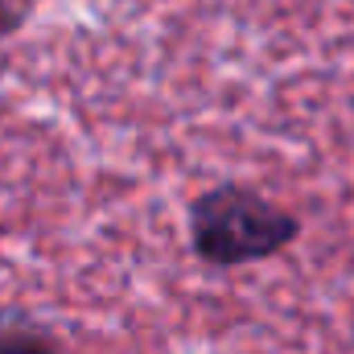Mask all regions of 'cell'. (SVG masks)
Wrapping results in <instances>:
<instances>
[{"label":"cell","mask_w":354,"mask_h":354,"mask_svg":"<svg viewBox=\"0 0 354 354\" xmlns=\"http://www.w3.org/2000/svg\"><path fill=\"white\" fill-rule=\"evenodd\" d=\"M301 223L248 185H214L189 206L194 252L214 268H239L284 252Z\"/></svg>","instance_id":"1"},{"label":"cell","mask_w":354,"mask_h":354,"mask_svg":"<svg viewBox=\"0 0 354 354\" xmlns=\"http://www.w3.org/2000/svg\"><path fill=\"white\" fill-rule=\"evenodd\" d=\"M0 354H54V346L37 334H0Z\"/></svg>","instance_id":"2"}]
</instances>
